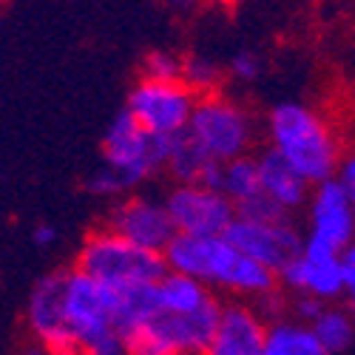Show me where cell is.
I'll return each instance as SVG.
<instances>
[{
  "label": "cell",
  "instance_id": "17",
  "mask_svg": "<svg viewBox=\"0 0 355 355\" xmlns=\"http://www.w3.org/2000/svg\"><path fill=\"white\" fill-rule=\"evenodd\" d=\"M157 293H159V310L176 313V315L196 313L216 299V293L211 287H205L199 279L185 276V273H173V270L165 273V279L157 284Z\"/></svg>",
  "mask_w": 355,
  "mask_h": 355
},
{
  "label": "cell",
  "instance_id": "29",
  "mask_svg": "<svg viewBox=\"0 0 355 355\" xmlns=\"http://www.w3.org/2000/svg\"><path fill=\"white\" fill-rule=\"evenodd\" d=\"M352 355H355V352H352Z\"/></svg>",
  "mask_w": 355,
  "mask_h": 355
},
{
  "label": "cell",
  "instance_id": "20",
  "mask_svg": "<svg viewBox=\"0 0 355 355\" xmlns=\"http://www.w3.org/2000/svg\"><path fill=\"white\" fill-rule=\"evenodd\" d=\"M225 69L208 54H185L182 63V83L191 88L196 97H208L222 92Z\"/></svg>",
  "mask_w": 355,
  "mask_h": 355
},
{
  "label": "cell",
  "instance_id": "9",
  "mask_svg": "<svg viewBox=\"0 0 355 355\" xmlns=\"http://www.w3.org/2000/svg\"><path fill=\"white\" fill-rule=\"evenodd\" d=\"M103 225L114 233H120L123 239L162 256L171 248V242L180 236L168 214L165 196H151V193H128L111 202Z\"/></svg>",
  "mask_w": 355,
  "mask_h": 355
},
{
  "label": "cell",
  "instance_id": "1",
  "mask_svg": "<svg viewBox=\"0 0 355 355\" xmlns=\"http://www.w3.org/2000/svg\"><path fill=\"white\" fill-rule=\"evenodd\" d=\"M165 264L173 273L199 279L222 299L261 302L282 290L279 273L242 253L227 236H176L165 250Z\"/></svg>",
  "mask_w": 355,
  "mask_h": 355
},
{
  "label": "cell",
  "instance_id": "6",
  "mask_svg": "<svg viewBox=\"0 0 355 355\" xmlns=\"http://www.w3.org/2000/svg\"><path fill=\"white\" fill-rule=\"evenodd\" d=\"M222 307L225 299L216 295L211 304L188 315L159 310L142 330L131 336L134 355H205L219 327Z\"/></svg>",
  "mask_w": 355,
  "mask_h": 355
},
{
  "label": "cell",
  "instance_id": "28",
  "mask_svg": "<svg viewBox=\"0 0 355 355\" xmlns=\"http://www.w3.org/2000/svg\"><path fill=\"white\" fill-rule=\"evenodd\" d=\"M12 355H54V352H51V349H46L43 344H37V341L28 338V341H23Z\"/></svg>",
  "mask_w": 355,
  "mask_h": 355
},
{
  "label": "cell",
  "instance_id": "5",
  "mask_svg": "<svg viewBox=\"0 0 355 355\" xmlns=\"http://www.w3.org/2000/svg\"><path fill=\"white\" fill-rule=\"evenodd\" d=\"M176 137H154L123 108L103 134V165L123 176L131 193L165 173Z\"/></svg>",
  "mask_w": 355,
  "mask_h": 355
},
{
  "label": "cell",
  "instance_id": "11",
  "mask_svg": "<svg viewBox=\"0 0 355 355\" xmlns=\"http://www.w3.org/2000/svg\"><path fill=\"white\" fill-rule=\"evenodd\" d=\"M225 236L242 253H248L250 259L261 261L264 268H270L276 273H282L304 248V230L293 216L287 219L236 216Z\"/></svg>",
  "mask_w": 355,
  "mask_h": 355
},
{
  "label": "cell",
  "instance_id": "3",
  "mask_svg": "<svg viewBox=\"0 0 355 355\" xmlns=\"http://www.w3.org/2000/svg\"><path fill=\"white\" fill-rule=\"evenodd\" d=\"M74 268L111 287L159 284L168 273L162 253L145 250L123 239L120 233L108 230L105 225L85 233L74 256Z\"/></svg>",
  "mask_w": 355,
  "mask_h": 355
},
{
  "label": "cell",
  "instance_id": "23",
  "mask_svg": "<svg viewBox=\"0 0 355 355\" xmlns=\"http://www.w3.org/2000/svg\"><path fill=\"white\" fill-rule=\"evenodd\" d=\"M261 69H264L261 57H259L256 51H250V49L233 51V57H230L227 66H225L227 77L236 80V83H242V85H245V83H256V80L261 77Z\"/></svg>",
  "mask_w": 355,
  "mask_h": 355
},
{
  "label": "cell",
  "instance_id": "21",
  "mask_svg": "<svg viewBox=\"0 0 355 355\" xmlns=\"http://www.w3.org/2000/svg\"><path fill=\"white\" fill-rule=\"evenodd\" d=\"M182 63H185V54H176L171 49H154L142 57L139 77L159 80V83H180L182 80Z\"/></svg>",
  "mask_w": 355,
  "mask_h": 355
},
{
  "label": "cell",
  "instance_id": "22",
  "mask_svg": "<svg viewBox=\"0 0 355 355\" xmlns=\"http://www.w3.org/2000/svg\"><path fill=\"white\" fill-rule=\"evenodd\" d=\"M85 191L92 193V196H97V199H108V202H116V199H123V196L131 193L128 185L123 182V176L116 173V171H111L108 165H100L92 176H88V180H85Z\"/></svg>",
  "mask_w": 355,
  "mask_h": 355
},
{
  "label": "cell",
  "instance_id": "8",
  "mask_svg": "<svg viewBox=\"0 0 355 355\" xmlns=\"http://www.w3.org/2000/svg\"><path fill=\"white\" fill-rule=\"evenodd\" d=\"M28 338L54 355H80V344L66 318V270H51L35 282L23 307Z\"/></svg>",
  "mask_w": 355,
  "mask_h": 355
},
{
  "label": "cell",
  "instance_id": "12",
  "mask_svg": "<svg viewBox=\"0 0 355 355\" xmlns=\"http://www.w3.org/2000/svg\"><path fill=\"white\" fill-rule=\"evenodd\" d=\"M279 282L287 295H310V299H318L324 304L344 302L341 253L304 236L302 253L279 273Z\"/></svg>",
  "mask_w": 355,
  "mask_h": 355
},
{
  "label": "cell",
  "instance_id": "7",
  "mask_svg": "<svg viewBox=\"0 0 355 355\" xmlns=\"http://www.w3.org/2000/svg\"><path fill=\"white\" fill-rule=\"evenodd\" d=\"M196 103L199 97L182 80L159 83L139 77L125 97V111L154 137H182L191 125Z\"/></svg>",
  "mask_w": 355,
  "mask_h": 355
},
{
  "label": "cell",
  "instance_id": "18",
  "mask_svg": "<svg viewBox=\"0 0 355 355\" xmlns=\"http://www.w3.org/2000/svg\"><path fill=\"white\" fill-rule=\"evenodd\" d=\"M264 355H330L313 333L310 324L284 315L270 324L268 341H264Z\"/></svg>",
  "mask_w": 355,
  "mask_h": 355
},
{
  "label": "cell",
  "instance_id": "25",
  "mask_svg": "<svg viewBox=\"0 0 355 355\" xmlns=\"http://www.w3.org/2000/svg\"><path fill=\"white\" fill-rule=\"evenodd\" d=\"M344 264V304L355 313V242L341 253Z\"/></svg>",
  "mask_w": 355,
  "mask_h": 355
},
{
  "label": "cell",
  "instance_id": "19",
  "mask_svg": "<svg viewBox=\"0 0 355 355\" xmlns=\"http://www.w3.org/2000/svg\"><path fill=\"white\" fill-rule=\"evenodd\" d=\"M310 327L330 355H352V349H355V313L344 302L327 304Z\"/></svg>",
  "mask_w": 355,
  "mask_h": 355
},
{
  "label": "cell",
  "instance_id": "27",
  "mask_svg": "<svg viewBox=\"0 0 355 355\" xmlns=\"http://www.w3.org/2000/svg\"><path fill=\"white\" fill-rule=\"evenodd\" d=\"M338 180L347 185V191H349V196H352V202H355V142L347 148V154H344V159H341Z\"/></svg>",
  "mask_w": 355,
  "mask_h": 355
},
{
  "label": "cell",
  "instance_id": "26",
  "mask_svg": "<svg viewBox=\"0 0 355 355\" xmlns=\"http://www.w3.org/2000/svg\"><path fill=\"white\" fill-rule=\"evenodd\" d=\"M57 239H60V233H57V227H54V225H49V222H37V225L32 227V245H35V248H40V250L54 248V245H57Z\"/></svg>",
  "mask_w": 355,
  "mask_h": 355
},
{
  "label": "cell",
  "instance_id": "24",
  "mask_svg": "<svg viewBox=\"0 0 355 355\" xmlns=\"http://www.w3.org/2000/svg\"><path fill=\"white\" fill-rule=\"evenodd\" d=\"M324 307L327 304L318 302V299H310V295H290V315L304 321V324H313Z\"/></svg>",
  "mask_w": 355,
  "mask_h": 355
},
{
  "label": "cell",
  "instance_id": "16",
  "mask_svg": "<svg viewBox=\"0 0 355 355\" xmlns=\"http://www.w3.org/2000/svg\"><path fill=\"white\" fill-rule=\"evenodd\" d=\"M219 191L236 205V211H239V214L250 211L253 205H259L264 196H268V193H264V188H261V173H259L256 154L222 165V185H219Z\"/></svg>",
  "mask_w": 355,
  "mask_h": 355
},
{
  "label": "cell",
  "instance_id": "14",
  "mask_svg": "<svg viewBox=\"0 0 355 355\" xmlns=\"http://www.w3.org/2000/svg\"><path fill=\"white\" fill-rule=\"evenodd\" d=\"M270 321L259 313L253 302L225 299L219 327L205 355H264Z\"/></svg>",
  "mask_w": 355,
  "mask_h": 355
},
{
  "label": "cell",
  "instance_id": "4",
  "mask_svg": "<svg viewBox=\"0 0 355 355\" xmlns=\"http://www.w3.org/2000/svg\"><path fill=\"white\" fill-rule=\"evenodd\" d=\"M185 137L216 165H227L253 154L259 139V123L250 108L225 92L199 97Z\"/></svg>",
  "mask_w": 355,
  "mask_h": 355
},
{
  "label": "cell",
  "instance_id": "13",
  "mask_svg": "<svg viewBox=\"0 0 355 355\" xmlns=\"http://www.w3.org/2000/svg\"><path fill=\"white\" fill-rule=\"evenodd\" d=\"M304 236L338 253L355 242V202L338 176L313 188L304 208Z\"/></svg>",
  "mask_w": 355,
  "mask_h": 355
},
{
  "label": "cell",
  "instance_id": "15",
  "mask_svg": "<svg viewBox=\"0 0 355 355\" xmlns=\"http://www.w3.org/2000/svg\"><path fill=\"white\" fill-rule=\"evenodd\" d=\"M256 159H259V173H261V188H264V193H268V199L276 202L287 216L304 214L310 193H313V185L299 171H293L268 145L256 154Z\"/></svg>",
  "mask_w": 355,
  "mask_h": 355
},
{
  "label": "cell",
  "instance_id": "10",
  "mask_svg": "<svg viewBox=\"0 0 355 355\" xmlns=\"http://www.w3.org/2000/svg\"><path fill=\"white\" fill-rule=\"evenodd\" d=\"M168 214L182 236H225L233 219L239 216L236 205L219 191L208 185H182L171 182L165 191Z\"/></svg>",
  "mask_w": 355,
  "mask_h": 355
},
{
  "label": "cell",
  "instance_id": "2",
  "mask_svg": "<svg viewBox=\"0 0 355 355\" xmlns=\"http://www.w3.org/2000/svg\"><path fill=\"white\" fill-rule=\"evenodd\" d=\"M264 139L268 148L315 188L327 180H336L347 148L327 114L318 108L284 100L276 103L264 116Z\"/></svg>",
  "mask_w": 355,
  "mask_h": 355
}]
</instances>
